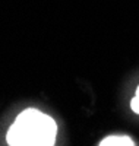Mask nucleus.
Returning <instances> with one entry per match:
<instances>
[{
	"label": "nucleus",
	"mask_w": 139,
	"mask_h": 146,
	"mask_svg": "<svg viewBox=\"0 0 139 146\" xmlns=\"http://www.w3.org/2000/svg\"><path fill=\"white\" fill-rule=\"evenodd\" d=\"M56 139V120L37 108L19 113L6 133V142L10 146H51Z\"/></svg>",
	"instance_id": "obj_1"
},
{
	"label": "nucleus",
	"mask_w": 139,
	"mask_h": 146,
	"mask_svg": "<svg viewBox=\"0 0 139 146\" xmlns=\"http://www.w3.org/2000/svg\"><path fill=\"white\" fill-rule=\"evenodd\" d=\"M130 108L135 114H139V86L136 88V92H135V96L130 101Z\"/></svg>",
	"instance_id": "obj_3"
},
{
	"label": "nucleus",
	"mask_w": 139,
	"mask_h": 146,
	"mask_svg": "<svg viewBox=\"0 0 139 146\" xmlns=\"http://www.w3.org/2000/svg\"><path fill=\"white\" fill-rule=\"evenodd\" d=\"M100 146H135V140L128 135H110L98 142Z\"/></svg>",
	"instance_id": "obj_2"
}]
</instances>
